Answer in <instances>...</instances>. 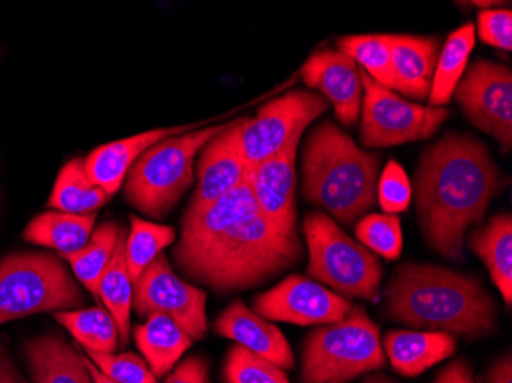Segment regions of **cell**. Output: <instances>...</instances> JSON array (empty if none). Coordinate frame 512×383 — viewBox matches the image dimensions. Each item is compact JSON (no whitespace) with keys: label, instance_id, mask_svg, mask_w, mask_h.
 <instances>
[{"label":"cell","instance_id":"1","mask_svg":"<svg viewBox=\"0 0 512 383\" xmlns=\"http://www.w3.org/2000/svg\"><path fill=\"white\" fill-rule=\"evenodd\" d=\"M298 233L273 226L256 204L249 178L194 217L181 218L175 269L212 292H244L301 262Z\"/></svg>","mask_w":512,"mask_h":383},{"label":"cell","instance_id":"2","mask_svg":"<svg viewBox=\"0 0 512 383\" xmlns=\"http://www.w3.org/2000/svg\"><path fill=\"white\" fill-rule=\"evenodd\" d=\"M416 217L428 246L448 261H465V236L482 226L505 190L488 146L470 134L447 132L424 149L414 171Z\"/></svg>","mask_w":512,"mask_h":383},{"label":"cell","instance_id":"3","mask_svg":"<svg viewBox=\"0 0 512 383\" xmlns=\"http://www.w3.org/2000/svg\"><path fill=\"white\" fill-rule=\"evenodd\" d=\"M384 295L388 316L413 330L444 331L473 341L497 328L499 307L483 282L448 267L402 264Z\"/></svg>","mask_w":512,"mask_h":383},{"label":"cell","instance_id":"4","mask_svg":"<svg viewBox=\"0 0 512 383\" xmlns=\"http://www.w3.org/2000/svg\"><path fill=\"white\" fill-rule=\"evenodd\" d=\"M382 155L359 148L332 120L310 131L302 149V198L344 226L378 204Z\"/></svg>","mask_w":512,"mask_h":383},{"label":"cell","instance_id":"5","mask_svg":"<svg viewBox=\"0 0 512 383\" xmlns=\"http://www.w3.org/2000/svg\"><path fill=\"white\" fill-rule=\"evenodd\" d=\"M224 125L165 138L135 161L123 181L126 203L152 220H163L195 183V161Z\"/></svg>","mask_w":512,"mask_h":383},{"label":"cell","instance_id":"6","mask_svg":"<svg viewBox=\"0 0 512 383\" xmlns=\"http://www.w3.org/2000/svg\"><path fill=\"white\" fill-rule=\"evenodd\" d=\"M387 364L381 333L364 307L353 305L341 321L321 325L302 348V383H345Z\"/></svg>","mask_w":512,"mask_h":383},{"label":"cell","instance_id":"7","mask_svg":"<svg viewBox=\"0 0 512 383\" xmlns=\"http://www.w3.org/2000/svg\"><path fill=\"white\" fill-rule=\"evenodd\" d=\"M302 233L309 249L307 278L327 285L345 299L379 298L384 269L375 253L319 210L304 218Z\"/></svg>","mask_w":512,"mask_h":383},{"label":"cell","instance_id":"8","mask_svg":"<svg viewBox=\"0 0 512 383\" xmlns=\"http://www.w3.org/2000/svg\"><path fill=\"white\" fill-rule=\"evenodd\" d=\"M79 282L59 256L16 252L0 259V325L43 311L82 307Z\"/></svg>","mask_w":512,"mask_h":383},{"label":"cell","instance_id":"9","mask_svg":"<svg viewBox=\"0 0 512 383\" xmlns=\"http://www.w3.org/2000/svg\"><path fill=\"white\" fill-rule=\"evenodd\" d=\"M361 145L365 149L391 148L428 140L447 122V108L417 105L373 82L361 69Z\"/></svg>","mask_w":512,"mask_h":383},{"label":"cell","instance_id":"10","mask_svg":"<svg viewBox=\"0 0 512 383\" xmlns=\"http://www.w3.org/2000/svg\"><path fill=\"white\" fill-rule=\"evenodd\" d=\"M329 108L321 94L299 88L261 106L255 117L246 118L241 131V154L247 166L252 169L283 151L293 137L304 134Z\"/></svg>","mask_w":512,"mask_h":383},{"label":"cell","instance_id":"11","mask_svg":"<svg viewBox=\"0 0 512 383\" xmlns=\"http://www.w3.org/2000/svg\"><path fill=\"white\" fill-rule=\"evenodd\" d=\"M454 102L471 125L490 135L502 154L512 151V71L491 60L467 66L453 92Z\"/></svg>","mask_w":512,"mask_h":383},{"label":"cell","instance_id":"12","mask_svg":"<svg viewBox=\"0 0 512 383\" xmlns=\"http://www.w3.org/2000/svg\"><path fill=\"white\" fill-rule=\"evenodd\" d=\"M207 293L184 281L161 253L134 284L132 311L140 318L161 313L183 328L192 341H203L207 333Z\"/></svg>","mask_w":512,"mask_h":383},{"label":"cell","instance_id":"13","mask_svg":"<svg viewBox=\"0 0 512 383\" xmlns=\"http://www.w3.org/2000/svg\"><path fill=\"white\" fill-rule=\"evenodd\" d=\"M352 308L350 299L299 275L287 276L273 289L253 299V311L266 321L301 327L333 324L344 319Z\"/></svg>","mask_w":512,"mask_h":383},{"label":"cell","instance_id":"14","mask_svg":"<svg viewBox=\"0 0 512 383\" xmlns=\"http://www.w3.org/2000/svg\"><path fill=\"white\" fill-rule=\"evenodd\" d=\"M246 117L226 123L207 141L195 161L194 195L183 217H194L249 178L250 167L241 154L240 137Z\"/></svg>","mask_w":512,"mask_h":383},{"label":"cell","instance_id":"15","mask_svg":"<svg viewBox=\"0 0 512 383\" xmlns=\"http://www.w3.org/2000/svg\"><path fill=\"white\" fill-rule=\"evenodd\" d=\"M302 82L321 94L335 109L342 126L353 128L361 117V68L338 50H319L304 62L299 71Z\"/></svg>","mask_w":512,"mask_h":383},{"label":"cell","instance_id":"16","mask_svg":"<svg viewBox=\"0 0 512 383\" xmlns=\"http://www.w3.org/2000/svg\"><path fill=\"white\" fill-rule=\"evenodd\" d=\"M302 135H296L283 151L252 167L250 189L264 217L286 233L296 230V157Z\"/></svg>","mask_w":512,"mask_h":383},{"label":"cell","instance_id":"17","mask_svg":"<svg viewBox=\"0 0 512 383\" xmlns=\"http://www.w3.org/2000/svg\"><path fill=\"white\" fill-rule=\"evenodd\" d=\"M214 328L215 333L237 342L281 370L295 368V356L283 331L256 315L244 302H230L215 319Z\"/></svg>","mask_w":512,"mask_h":383},{"label":"cell","instance_id":"18","mask_svg":"<svg viewBox=\"0 0 512 383\" xmlns=\"http://www.w3.org/2000/svg\"><path fill=\"white\" fill-rule=\"evenodd\" d=\"M396 92L414 100H428L442 42L439 37L387 34Z\"/></svg>","mask_w":512,"mask_h":383},{"label":"cell","instance_id":"19","mask_svg":"<svg viewBox=\"0 0 512 383\" xmlns=\"http://www.w3.org/2000/svg\"><path fill=\"white\" fill-rule=\"evenodd\" d=\"M189 126L177 128H160L142 134L132 135L125 140L112 141L99 146L85 158V167L89 177L99 184L106 194L114 195L122 189L126 175L131 171L135 161L142 157L149 148L165 138L183 134Z\"/></svg>","mask_w":512,"mask_h":383},{"label":"cell","instance_id":"20","mask_svg":"<svg viewBox=\"0 0 512 383\" xmlns=\"http://www.w3.org/2000/svg\"><path fill=\"white\" fill-rule=\"evenodd\" d=\"M382 348L396 373L416 377L453 356L457 339L444 331L393 330L385 334Z\"/></svg>","mask_w":512,"mask_h":383},{"label":"cell","instance_id":"21","mask_svg":"<svg viewBox=\"0 0 512 383\" xmlns=\"http://www.w3.org/2000/svg\"><path fill=\"white\" fill-rule=\"evenodd\" d=\"M468 249L482 259L506 307L512 305V217L500 213L465 236Z\"/></svg>","mask_w":512,"mask_h":383},{"label":"cell","instance_id":"22","mask_svg":"<svg viewBox=\"0 0 512 383\" xmlns=\"http://www.w3.org/2000/svg\"><path fill=\"white\" fill-rule=\"evenodd\" d=\"M34 383H92L85 356L59 334H43L25 345Z\"/></svg>","mask_w":512,"mask_h":383},{"label":"cell","instance_id":"23","mask_svg":"<svg viewBox=\"0 0 512 383\" xmlns=\"http://www.w3.org/2000/svg\"><path fill=\"white\" fill-rule=\"evenodd\" d=\"M135 344L157 379L168 376L194 341L180 325L161 313L146 318L145 324L135 325Z\"/></svg>","mask_w":512,"mask_h":383},{"label":"cell","instance_id":"24","mask_svg":"<svg viewBox=\"0 0 512 383\" xmlns=\"http://www.w3.org/2000/svg\"><path fill=\"white\" fill-rule=\"evenodd\" d=\"M96 220V213L73 215L57 210L43 212L30 221L23 232V239L34 246L56 250L63 258L86 246L94 232Z\"/></svg>","mask_w":512,"mask_h":383},{"label":"cell","instance_id":"25","mask_svg":"<svg viewBox=\"0 0 512 383\" xmlns=\"http://www.w3.org/2000/svg\"><path fill=\"white\" fill-rule=\"evenodd\" d=\"M111 195L94 183L85 167V158H73L60 169L48 206L57 212L91 215L109 203Z\"/></svg>","mask_w":512,"mask_h":383},{"label":"cell","instance_id":"26","mask_svg":"<svg viewBox=\"0 0 512 383\" xmlns=\"http://www.w3.org/2000/svg\"><path fill=\"white\" fill-rule=\"evenodd\" d=\"M476 46V27L467 22L448 36L442 43L433 85H431L428 103L431 108H445L453 99L457 83L462 79L468 66L471 53Z\"/></svg>","mask_w":512,"mask_h":383},{"label":"cell","instance_id":"27","mask_svg":"<svg viewBox=\"0 0 512 383\" xmlns=\"http://www.w3.org/2000/svg\"><path fill=\"white\" fill-rule=\"evenodd\" d=\"M125 230L117 221H105L94 229L83 249L62 258L68 262L77 282H80L97 301L100 279L111 264Z\"/></svg>","mask_w":512,"mask_h":383},{"label":"cell","instance_id":"28","mask_svg":"<svg viewBox=\"0 0 512 383\" xmlns=\"http://www.w3.org/2000/svg\"><path fill=\"white\" fill-rule=\"evenodd\" d=\"M54 319L82 345L86 353L114 354L119 348V327L106 308L56 311Z\"/></svg>","mask_w":512,"mask_h":383},{"label":"cell","instance_id":"29","mask_svg":"<svg viewBox=\"0 0 512 383\" xmlns=\"http://www.w3.org/2000/svg\"><path fill=\"white\" fill-rule=\"evenodd\" d=\"M126 235L128 233L125 230L120 238L119 247L115 250L114 258L103 273L99 284V301L105 305L106 310L117 322L122 345H128L131 338L132 296H134V284L126 266Z\"/></svg>","mask_w":512,"mask_h":383},{"label":"cell","instance_id":"30","mask_svg":"<svg viewBox=\"0 0 512 383\" xmlns=\"http://www.w3.org/2000/svg\"><path fill=\"white\" fill-rule=\"evenodd\" d=\"M131 232L126 235L125 256L132 284L138 281L152 262L177 239V230L171 226L152 223L131 215Z\"/></svg>","mask_w":512,"mask_h":383},{"label":"cell","instance_id":"31","mask_svg":"<svg viewBox=\"0 0 512 383\" xmlns=\"http://www.w3.org/2000/svg\"><path fill=\"white\" fill-rule=\"evenodd\" d=\"M338 51L347 54L373 82L396 92L387 34L339 37Z\"/></svg>","mask_w":512,"mask_h":383},{"label":"cell","instance_id":"32","mask_svg":"<svg viewBox=\"0 0 512 383\" xmlns=\"http://www.w3.org/2000/svg\"><path fill=\"white\" fill-rule=\"evenodd\" d=\"M355 235L362 246L378 253L388 261L398 259L402 253L401 221L390 213H371L356 223Z\"/></svg>","mask_w":512,"mask_h":383},{"label":"cell","instance_id":"33","mask_svg":"<svg viewBox=\"0 0 512 383\" xmlns=\"http://www.w3.org/2000/svg\"><path fill=\"white\" fill-rule=\"evenodd\" d=\"M223 379L224 383H290L286 371L241 345L227 351Z\"/></svg>","mask_w":512,"mask_h":383},{"label":"cell","instance_id":"34","mask_svg":"<svg viewBox=\"0 0 512 383\" xmlns=\"http://www.w3.org/2000/svg\"><path fill=\"white\" fill-rule=\"evenodd\" d=\"M88 354L89 361L117 383H158L145 359L138 354Z\"/></svg>","mask_w":512,"mask_h":383},{"label":"cell","instance_id":"35","mask_svg":"<svg viewBox=\"0 0 512 383\" xmlns=\"http://www.w3.org/2000/svg\"><path fill=\"white\" fill-rule=\"evenodd\" d=\"M413 201V187L404 167L390 160L384 167L378 183V203L384 213L396 215L405 212Z\"/></svg>","mask_w":512,"mask_h":383},{"label":"cell","instance_id":"36","mask_svg":"<svg viewBox=\"0 0 512 383\" xmlns=\"http://www.w3.org/2000/svg\"><path fill=\"white\" fill-rule=\"evenodd\" d=\"M476 36L485 45L511 53L512 50V11L482 10L477 14Z\"/></svg>","mask_w":512,"mask_h":383},{"label":"cell","instance_id":"37","mask_svg":"<svg viewBox=\"0 0 512 383\" xmlns=\"http://www.w3.org/2000/svg\"><path fill=\"white\" fill-rule=\"evenodd\" d=\"M165 383H211V367L206 357L194 354L181 361Z\"/></svg>","mask_w":512,"mask_h":383},{"label":"cell","instance_id":"38","mask_svg":"<svg viewBox=\"0 0 512 383\" xmlns=\"http://www.w3.org/2000/svg\"><path fill=\"white\" fill-rule=\"evenodd\" d=\"M433 383H474L473 367L468 359H457L442 368Z\"/></svg>","mask_w":512,"mask_h":383},{"label":"cell","instance_id":"39","mask_svg":"<svg viewBox=\"0 0 512 383\" xmlns=\"http://www.w3.org/2000/svg\"><path fill=\"white\" fill-rule=\"evenodd\" d=\"M0 383H28L0 345Z\"/></svg>","mask_w":512,"mask_h":383},{"label":"cell","instance_id":"40","mask_svg":"<svg viewBox=\"0 0 512 383\" xmlns=\"http://www.w3.org/2000/svg\"><path fill=\"white\" fill-rule=\"evenodd\" d=\"M486 383H512V359L511 354L497 359L496 364L488 371Z\"/></svg>","mask_w":512,"mask_h":383},{"label":"cell","instance_id":"41","mask_svg":"<svg viewBox=\"0 0 512 383\" xmlns=\"http://www.w3.org/2000/svg\"><path fill=\"white\" fill-rule=\"evenodd\" d=\"M85 361L86 367H88L89 373H91L92 383H117L114 382V380L109 379V377H106L105 374L96 367V365L92 364V362L89 361L88 356H85Z\"/></svg>","mask_w":512,"mask_h":383},{"label":"cell","instance_id":"42","mask_svg":"<svg viewBox=\"0 0 512 383\" xmlns=\"http://www.w3.org/2000/svg\"><path fill=\"white\" fill-rule=\"evenodd\" d=\"M362 383H399L388 377L387 374L375 373L368 376Z\"/></svg>","mask_w":512,"mask_h":383},{"label":"cell","instance_id":"43","mask_svg":"<svg viewBox=\"0 0 512 383\" xmlns=\"http://www.w3.org/2000/svg\"><path fill=\"white\" fill-rule=\"evenodd\" d=\"M468 5H473V7L485 8V10H493V7H496V5H502V2H493V0H491V2H488V0H486V2H468Z\"/></svg>","mask_w":512,"mask_h":383}]
</instances>
